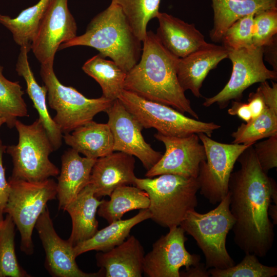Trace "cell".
<instances>
[{"mask_svg":"<svg viewBox=\"0 0 277 277\" xmlns=\"http://www.w3.org/2000/svg\"><path fill=\"white\" fill-rule=\"evenodd\" d=\"M99 206L97 213L108 223L120 220L128 211L148 209L150 200L147 193L136 186L124 185L117 187Z\"/></svg>","mask_w":277,"mask_h":277,"instance_id":"27","label":"cell"},{"mask_svg":"<svg viewBox=\"0 0 277 277\" xmlns=\"http://www.w3.org/2000/svg\"><path fill=\"white\" fill-rule=\"evenodd\" d=\"M82 69L94 79L101 87L102 96L114 101L124 90L127 72L113 61L105 59L100 53L88 60Z\"/></svg>","mask_w":277,"mask_h":277,"instance_id":"28","label":"cell"},{"mask_svg":"<svg viewBox=\"0 0 277 277\" xmlns=\"http://www.w3.org/2000/svg\"><path fill=\"white\" fill-rule=\"evenodd\" d=\"M151 217L148 209H141L137 214L131 218L109 223L108 226L97 230L90 239L75 245L74 254L76 258L91 250L108 251L122 243L128 237L133 227Z\"/></svg>","mask_w":277,"mask_h":277,"instance_id":"26","label":"cell"},{"mask_svg":"<svg viewBox=\"0 0 277 277\" xmlns=\"http://www.w3.org/2000/svg\"><path fill=\"white\" fill-rule=\"evenodd\" d=\"M155 33L163 46L178 58H183L209 43L194 24H189L172 15L159 12Z\"/></svg>","mask_w":277,"mask_h":277,"instance_id":"18","label":"cell"},{"mask_svg":"<svg viewBox=\"0 0 277 277\" xmlns=\"http://www.w3.org/2000/svg\"><path fill=\"white\" fill-rule=\"evenodd\" d=\"M144 256L143 272L148 277H180V269L198 264L200 256L190 253L186 249L187 240L185 231L180 226L169 228Z\"/></svg>","mask_w":277,"mask_h":277,"instance_id":"13","label":"cell"},{"mask_svg":"<svg viewBox=\"0 0 277 277\" xmlns=\"http://www.w3.org/2000/svg\"><path fill=\"white\" fill-rule=\"evenodd\" d=\"M77 36V25L68 0H51L31 43V50L41 65L53 66L62 43Z\"/></svg>","mask_w":277,"mask_h":277,"instance_id":"12","label":"cell"},{"mask_svg":"<svg viewBox=\"0 0 277 277\" xmlns=\"http://www.w3.org/2000/svg\"><path fill=\"white\" fill-rule=\"evenodd\" d=\"M145 255L140 242L131 235L112 249L97 253L96 264L106 277H141Z\"/></svg>","mask_w":277,"mask_h":277,"instance_id":"20","label":"cell"},{"mask_svg":"<svg viewBox=\"0 0 277 277\" xmlns=\"http://www.w3.org/2000/svg\"><path fill=\"white\" fill-rule=\"evenodd\" d=\"M0 65V115L9 128L15 126L18 117L29 116L27 105L23 98L24 91L18 82H12L3 75Z\"/></svg>","mask_w":277,"mask_h":277,"instance_id":"31","label":"cell"},{"mask_svg":"<svg viewBox=\"0 0 277 277\" xmlns=\"http://www.w3.org/2000/svg\"><path fill=\"white\" fill-rule=\"evenodd\" d=\"M161 0H111L122 9L135 36L143 42L148 22L156 18Z\"/></svg>","mask_w":277,"mask_h":277,"instance_id":"33","label":"cell"},{"mask_svg":"<svg viewBox=\"0 0 277 277\" xmlns=\"http://www.w3.org/2000/svg\"><path fill=\"white\" fill-rule=\"evenodd\" d=\"M247 104L251 112L252 120L263 112L265 103L262 93L258 88L255 92L249 94Z\"/></svg>","mask_w":277,"mask_h":277,"instance_id":"39","label":"cell"},{"mask_svg":"<svg viewBox=\"0 0 277 277\" xmlns=\"http://www.w3.org/2000/svg\"><path fill=\"white\" fill-rule=\"evenodd\" d=\"M51 0H39L15 18L0 14V24L12 33L15 43L31 50V43Z\"/></svg>","mask_w":277,"mask_h":277,"instance_id":"29","label":"cell"},{"mask_svg":"<svg viewBox=\"0 0 277 277\" xmlns=\"http://www.w3.org/2000/svg\"><path fill=\"white\" fill-rule=\"evenodd\" d=\"M5 123H6L5 119L0 115V127L2 126V125H3L4 124H5Z\"/></svg>","mask_w":277,"mask_h":277,"instance_id":"44","label":"cell"},{"mask_svg":"<svg viewBox=\"0 0 277 277\" xmlns=\"http://www.w3.org/2000/svg\"><path fill=\"white\" fill-rule=\"evenodd\" d=\"M235 220L230 210L227 195L210 211L201 213L189 211L180 226L192 236L202 251L207 269H225L235 265L226 248V239Z\"/></svg>","mask_w":277,"mask_h":277,"instance_id":"5","label":"cell"},{"mask_svg":"<svg viewBox=\"0 0 277 277\" xmlns=\"http://www.w3.org/2000/svg\"><path fill=\"white\" fill-rule=\"evenodd\" d=\"M103 201L95 196L92 186L88 184L66 207L65 211L72 220V230L68 241L73 246L90 239L97 231L96 214Z\"/></svg>","mask_w":277,"mask_h":277,"instance_id":"23","label":"cell"},{"mask_svg":"<svg viewBox=\"0 0 277 277\" xmlns=\"http://www.w3.org/2000/svg\"><path fill=\"white\" fill-rule=\"evenodd\" d=\"M154 136L164 144L166 150L160 160L147 171V177L164 174L197 177L200 165L206 160L205 148L202 143H200L197 134L179 137L157 132Z\"/></svg>","mask_w":277,"mask_h":277,"instance_id":"14","label":"cell"},{"mask_svg":"<svg viewBox=\"0 0 277 277\" xmlns=\"http://www.w3.org/2000/svg\"><path fill=\"white\" fill-rule=\"evenodd\" d=\"M198 136L206 153V160L201 163L196 178L200 193L214 205L228 193L234 164L241 153L251 145L220 143L203 133Z\"/></svg>","mask_w":277,"mask_h":277,"instance_id":"10","label":"cell"},{"mask_svg":"<svg viewBox=\"0 0 277 277\" xmlns=\"http://www.w3.org/2000/svg\"><path fill=\"white\" fill-rule=\"evenodd\" d=\"M15 227L8 214L0 222V277H30L19 264L16 256Z\"/></svg>","mask_w":277,"mask_h":277,"instance_id":"32","label":"cell"},{"mask_svg":"<svg viewBox=\"0 0 277 277\" xmlns=\"http://www.w3.org/2000/svg\"><path fill=\"white\" fill-rule=\"evenodd\" d=\"M14 127L18 134V143L7 146L5 150L12 159L10 177L39 182L57 176L59 169L49 157L54 148L41 120L38 118L26 125L17 120Z\"/></svg>","mask_w":277,"mask_h":277,"instance_id":"6","label":"cell"},{"mask_svg":"<svg viewBox=\"0 0 277 277\" xmlns=\"http://www.w3.org/2000/svg\"><path fill=\"white\" fill-rule=\"evenodd\" d=\"M10 194L4 213L12 219L21 237V249L27 255L33 253L32 232L48 201L57 197V183L50 178L29 182L9 177Z\"/></svg>","mask_w":277,"mask_h":277,"instance_id":"8","label":"cell"},{"mask_svg":"<svg viewBox=\"0 0 277 277\" xmlns=\"http://www.w3.org/2000/svg\"><path fill=\"white\" fill-rule=\"evenodd\" d=\"M228 50L224 46L209 43L188 55L179 59L177 67L179 82L185 91L189 90L197 98L201 88L210 70L228 58Z\"/></svg>","mask_w":277,"mask_h":277,"instance_id":"19","label":"cell"},{"mask_svg":"<svg viewBox=\"0 0 277 277\" xmlns=\"http://www.w3.org/2000/svg\"><path fill=\"white\" fill-rule=\"evenodd\" d=\"M40 75L47 89L49 107L56 112L53 117L62 133L72 132L106 112L113 101L103 96L89 98L72 87L66 86L57 78L53 66L41 65Z\"/></svg>","mask_w":277,"mask_h":277,"instance_id":"7","label":"cell"},{"mask_svg":"<svg viewBox=\"0 0 277 277\" xmlns=\"http://www.w3.org/2000/svg\"><path fill=\"white\" fill-rule=\"evenodd\" d=\"M277 8L254 14L253 26V45L263 47L276 35Z\"/></svg>","mask_w":277,"mask_h":277,"instance_id":"36","label":"cell"},{"mask_svg":"<svg viewBox=\"0 0 277 277\" xmlns=\"http://www.w3.org/2000/svg\"><path fill=\"white\" fill-rule=\"evenodd\" d=\"M118 99L143 128H154L164 135L182 137L203 133L211 137L221 127L214 122L188 117L169 106L146 100L126 90Z\"/></svg>","mask_w":277,"mask_h":277,"instance_id":"9","label":"cell"},{"mask_svg":"<svg viewBox=\"0 0 277 277\" xmlns=\"http://www.w3.org/2000/svg\"><path fill=\"white\" fill-rule=\"evenodd\" d=\"M253 145L238 159L240 168L230 175L228 193L230 210L235 220L232 229L234 243L245 253L263 258L274 240L268 208L272 201L277 205V185L262 169Z\"/></svg>","mask_w":277,"mask_h":277,"instance_id":"1","label":"cell"},{"mask_svg":"<svg viewBox=\"0 0 277 277\" xmlns=\"http://www.w3.org/2000/svg\"><path fill=\"white\" fill-rule=\"evenodd\" d=\"M277 39L274 36L270 42L263 46V55L265 60L273 67V70L277 72Z\"/></svg>","mask_w":277,"mask_h":277,"instance_id":"41","label":"cell"},{"mask_svg":"<svg viewBox=\"0 0 277 277\" xmlns=\"http://www.w3.org/2000/svg\"><path fill=\"white\" fill-rule=\"evenodd\" d=\"M265 101L263 112L232 133V143L253 145L262 138L277 135V102Z\"/></svg>","mask_w":277,"mask_h":277,"instance_id":"30","label":"cell"},{"mask_svg":"<svg viewBox=\"0 0 277 277\" xmlns=\"http://www.w3.org/2000/svg\"><path fill=\"white\" fill-rule=\"evenodd\" d=\"M66 144L85 155L97 159L111 154L113 150V137L107 123L93 120L63 135Z\"/></svg>","mask_w":277,"mask_h":277,"instance_id":"22","label":"cell"},{"mask_svg":"<svg viewBox=\"0 0 277 277\" xmlns=\"http://www.w3.org/2000/svg\"><path fill=\"white\" fill-rule=\"evenodd\" d=\"M135 162L133 156L120 151L97 159L89 183L95 196H109L118 187L134 185Z\"/></svg>","mask_w":277,"mask_h":277,"instance_id":"17","label":"cell"},{"mask_svg":"<svg viewBox=\"0 0 277 277\" xmlns=\"http://www.w3.org/2000/svg\"><path fill=\"white\" fill-rule=\"evenodd\" d=\"M20 47L15 70L25 80L27 92L38 113V118L46 130L54 151L56 150L62 145L63 133L49 114L46 102V88L37 83L31 69L28 57L30 50L26 46Z\"/></svg>","mask_w":277,"mask_h":277,"instance_id":"24","label":"cell"},{"mask_svg":"<svg viewBox=\"0 0 277 277\" xmlns=\"http://www.w3.org/2000/svg\"><path fill=\"white\" fill-rule=\"evenodd\" d=\"M253 145L258 161L266 172L277 167V135Z\"/></svg>","mask_w":277,"mask_h":277,"instance_id":"37","label":"cell"},{"mask_svg":"<svg viewBox=\"0 0 277 277\" xmlns=\"http://www.w3.org/2000/svg\"><path fill=\"white\" fill-rule=\"evenodd\" d=\"M142 43L141 58L127 72L124 90L198 120V114L191 107L177 79L180 58L169 52L151 30L147 32Z\"/></svg>","mask_w":277,"mask_h":277,"instance_id":"2","label":"cell"},{"mask_svg":"<svg viewBox=\"0 0 277 277\" xmlns=\"http://www.w3.org/2000/svg\"><path fill=\"white\" fill-rule=\"evenodd\" d=\"M207 269L205 264L199 263L186 269L185 271L180 272V275L184 277H208L210 274Z\"/></svg>","mask_w":277,"mask_h":277,"instance_id":"42","label":"cell"},{"mask_svg":"<svg viewBox=\"0 0 277 277\" xmlns=\"http://www.w3.org/2000/svg\"><path fill=\"white\" fill-rule=\"evenodd\" d=\"M263 57V47L228 50V58L232 65L231 76L218 93L205 98L203 105L208 107L217 104L221 109L225 108L230 101H240L244 91L252 85L268 80H276L277 72L266 67Z\"/></svg>","mask_w":277,"mask_h":277,"instance_id":"11","label":"cell"},{"mask_svg":"<svg viewBox=\"0 0 277 277\" xmlns=\"http://www.w3.org/2000/svg\"><path fill=\"white\" fill-rule=\"evenodd\" d=\"M142 43L121 8L111 2L91 19L83 34L62 43L58 50L76 46L93 48L127 73L141 58Z\"/></svg>","mask_w":277,"mask_h":277,"instance_id":"3","label":"cell"},{"mask_svg":"<svg viewBox=\"0 0 277 277\" xmlns=\"http://www.w3.org/2000/svg\"><path fill=\"white\" fill-rule=\"evenodd\" d=\"M213 25L212 41L221 42L227 29L239 19L251 14L277 8V0H211Z\"/></svg>","mask_w":277,"mask_h":277,"instance_id":"25","label":"cell"},{"mask_svg":"<svg viewBox=\"0 0 277 277\" xmlns=\"http://www.w3.org/2000/svg\"><path fill=\"white\" fill-rule=\"evenodd\" d=\"M107 124L113 137V150L134 156L147 170L161 158L162 154L154 150L145 140L142 133L144 128L138 121L118 99L114 100L106 111Z\"/></svg>","mask_w":277,"mask_h":277,"instance_id":"15","label":"cell"},{"mask_svg":"<svg viewBox=\"0 0 277 277\" xmlns=\"http://www.w3.org/2000/svg\"><path fill=\"white\" fill-rule=\"evenodd\" d=\"M46 253L45 266L54 277H96L104 275L101 269L97 273L80 269L75 261L73 247L68 240L61 239L54 229L47 206L35 225Z\"/></svg>","mask_w":277,"mask_h":277,"instance_id":"16","label":"cell"},{"mask_svg":"<svg viewBox=\"0 0 277 277\" xmlns=\"http://www.w3.org/2000/svg\"><path fill=\"white\" fill-rule=\"evenodd\" d=\"M228 113L231 115H237L246 123H248L252 120L251 112L248 104L240 101H235L232 103Z\"/></svg>","mask_w":277,"mask_h":277,"instance_id":"40","label":"cell"},{"mask_svg":"<svg viewBox=\"0 0 277 277\" xmlns=\"http://www.w3.org/2000/svg\"><path fill=\"white\" fill-rule=\"evenodd\" d=\"M156 176L136 177L134 185L149 196L150 219L163 227L179 226L187 212L197 206L199 182L196 179L171 174Z\"/></svg>","mask_w":277,"mask_h":277,"instance_id":"4","label":"cell"},{"mask_svg":"<svg viewBox=\"0 0 277 277\" xmlns=\"http://www.w3.org/2000/svg\"><path fill=\"white\" fill-rule=\"evenodd\" d=\"M208 271L212 277H273L277 275V267L265 265L256 255L245 253L237 265L225 269L209 268Z\"/></svg>","mask_w":277,"mask_h":277,"instance_id":"34","label":"cell"},{"mask_svg":"<svg viewBox=\"0 0 277 277\" xmlns=\"http://www.w3.org/2000/svg\"><path fill=\"white\" fill-rule=\"evenodd\" d=\"M254 14L245 16L235 22L224 33L221 42L228 50L248 48L253 45Z\"/></svg>","mask_w":277,"mask_h":277,"instance_id":"35","label":"cell"},{"mask_svg":"<svg viewBox=\"0 0 277 277\" xmlns=\"http://www.w3.org/2000/svg\"><path fill=\"white\" fill-rule=\"evenodd\" d=\"M6 147L0 139V222L4 219V209L10 191V186L6 179L5 169L3 162V153L5 152Z\"/></svg>","mask_w":277,"mask_h":277,"instance_id":"38","label":"cell"},{"mask_svg":"<svg viewBox=\"0 0 277 277\" xmlns=\"http://www.w3.org/2000/svg\"><path fill=\"white\" fill-rule=\"evenodd\" d=\"M61 160L57 197L58 209L65 211L68 205L89 184L92 168L96 159L82 157L71 148L64 153Z\"/></svg>","mask_w":277,"mask_h":277,"instance_id":"21","label":"cell"},{"mask_svg":"<svg viewBox=\"0 0 277 277\" xmlns=\"http://www.w3.org/2000/svg\"><path fill=\"white\" fill-rule=\"evenodd\" d=\"M268 215L272 220V223L274 225L277 224V205H270L268 208Z\"/></svg>","mask_w":277,"mask_h":277,"instance_id":"43","label":"cell"}]
</instances>
